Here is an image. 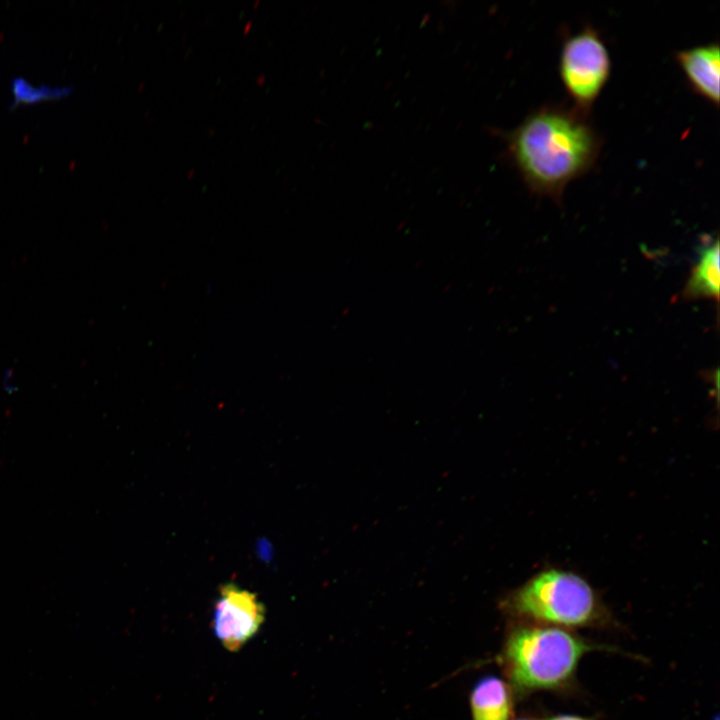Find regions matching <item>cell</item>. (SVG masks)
Wrapping results in <instances>:
<instances>
[{
  "label": "cell",
  "instance_id": "1",
  "mask_svg": "<svg viewBox=\"0 0 720 720\" xmlns=\"http://www.w3.org/2000/svg\"><path fill=\"white\" fill-rule=\"evenodd\" d=\"M588 116L544 105L510 133V157L533 193L560 203L566 186L594 166L602 143Z\"/></svg>",
  "mask_w": 720,
  "mask_h": 720
},
{
  "label": "cell",
  "instance_id": "2",
  "mask_svg": "<svg viewBox=\"0 0 720 720\" xmlns=\"http://www.w3.org/2000/svg\"><path fill=\"white\" fill-rule=\"evenodd\" d=\"M588 649L559 628L534 627L515 631L506 654L513 681L521 688H552L564 682Z\"/></svg>",
  "mask_w": 720,
  "mask_h": 720
},
{
  "label": "cell",
  "instance_id": "3",
  "mask_svg": "<svg viewBox=\"0 0 720 720\" xmlns=\"http://www.w3.org/2000/svg\"><path fill=\"white\" fill-rule=\"evenodd\" d=\"M519 614L549 623L578 626L599 611L596 594L580 575L549 567L537 572L510 599Z\"/></svg>",
  "mask_w": 720,
  "mask_h": 720
},
{
  "label": "cell",
  "instance_id": "4",
  "mask_svg": "<svg viewBox=\"0 0 720 720\" xmlns=\"http://www.w3.org/2000/svg\"><path fill=\"white\" fill-rule=\"evenodd\" d=\"M609 50L591 26L568 35L561 46L559 75L576 110L589 115L611 74Z\"/></svg>",
  "mask_w": 720,
  "mask_h": 720
},
{
  "label": "cell",
  "instance_id": "5",
  "mask_svg": "<svg viewBox=\"0 0 720 720\" xmlns=\"http://www.w3.org/2000/svg\"><path fill=\"white\" fill-rule=\"evenodd\" d=\"M264 617V606L254 593L232 583L220 588L214 607L213 629L228 651L240 650L253 638Z\"/></svg>",
  "mask_w": 720,
  "mask_h": 720
},
{
  "label": "cell",
  "instance_id": "6",
  "mask_svg": "<svg viewBox=\"0 0 720 720\" xmlns=\"http://www.w3.org/2000/svg\"><path fill=\"white\" fill-rule=\"evenodd\" d=\"M675 60L689 88L707 102L719 104L720 53L718 43L679 50Z\"/></svg>",
  "mask_w": 720,
  "mask_h": 720
},
{
  "label": "cell",
  "instance_id": "7",
  "mask_svg": "<svg viewBox=\"0 0 720 720\" xmlns=\"http://www.w3.org/2000/svg\"><path fill=\"white\" fill-rule=\"evenodd\" d=\"M719 241L710 240L701 247L697 264L684 287L686 299H715L719 297Z\"/></svg>",
  "mask_w": 720,
  "mask_h": 720
},
{
  "label": "cell",
  "instance_id": "8",
  "mask_svg": "<svg viewBox=\"0 0 720 720\" xmlns=\"http://www.w3.org/2000/svg\"><path fill=\"white\" fill-rule=\"evenodd\" d=\"M473 720H508L510 699L505 683L495 676L482 678L471 694Z\"/></svg>",
  "mask_w": 720,
  "mask_h": 720
},
{
  "label": "cell",
  "instance_id": "9",
  "mask_svg": "<svg viewBox=\"0 0 720 720\" xmlns=\"http://www.w3.org/2000/svg\"><path fill=\"white\" fill-rule=\"evenodd\" d=\"M71 86L50 87L34 86L24 78H14L11 82L13 101L11 108L19 104H36L45 100H55L68 96L72 92Z\"/></svg>",
  "mask_w": 720,
  "mask_h": 720
},
{
  "label": "cell",
  "instance_id": "10",
  "mask_svg": "<svg viewBox=\"0 0 720 720\" xmlns=\"http://www.w3.org/2000/svg\"><path fill=\"white\" fill-rule=\"evenodd\" d=\"M549 720H587V719L577 717V716L561 715V716L553 717Z\"/></svg>",
  "mask_w": 720,
  "mask_h": 720
},
{
  "label": "cell",
  "instance_id": "11",
  "mask_svg": "<svg viewBox=\"0 0 720 720\" xmlns=\"http://www.w3.org/2000/svg\"><path fill=\"white\" fill-rule=\"evenodd\" d=\"M265 81H266V76H265V75H260V76H258V77L256 78V81H255V82H256V84H258V85H262L263 83H265Z\"/></svg>",
  "mask_w": 720,
  "mask_h": 720
},
{
  "label": "cell",
  "instance_id": "12",
  "mask_svg": "<svg viewBox=\"0 0 720 720\" xmlns=\"http://www.w3.org/2000/svg\"><path fill=\"white\" fill-rule=\"evenodd\" d=\"M251 27H252V22H251V21L247 22L246 25H245V27H244V34H248L249 31H250V29H251Z\"/></svg>",
  "mask_w": 720,
  "mask_h": 720
},
{
  "label": "cell",
  "instance_id": "13",
  "mask_svg": "<svg viewBox=\"0 0 720 720\" xmlns=\"http://www.w3.org/2000/svg\"><path fill=\"white\" fill-rule=\"evenodd\" d=\"M194 173H195V171H194L193 169H191V170L189 171V173H188V177H187V178H188V179L193 178V177H194Z\"/></svg>",
  "mask_w": 720,
  "mask_h": 720
},
{
  "label": "cell",
  "instance_id": "14",
  "mask_svg": "<svg viewBox=\"0 0 720 720\" xmlns=\"http://www.w3.org/2000/svg\"><path fill=\"white\" fill-rule=\"evenodd\" d=\"M258 4H259V0H257V1L254 3V8H256Z\"/></svg>",
  "mask_w": 720,
  "mask_h": 720
},
{
  "label": "cell",
  "instance_id": "15",
  "mask_svg": "<svg viewBox=\"0 0 720 720\" xmlns=\"http://www.w3.org/2000/svg\"><path fill=\"white\" fill-rule=\"evenodd\" d=\"M521 720H527V719H521Z\"/></svg>",
  "mask_w": 720,
  "mask_h": 720
}]
</instances>
